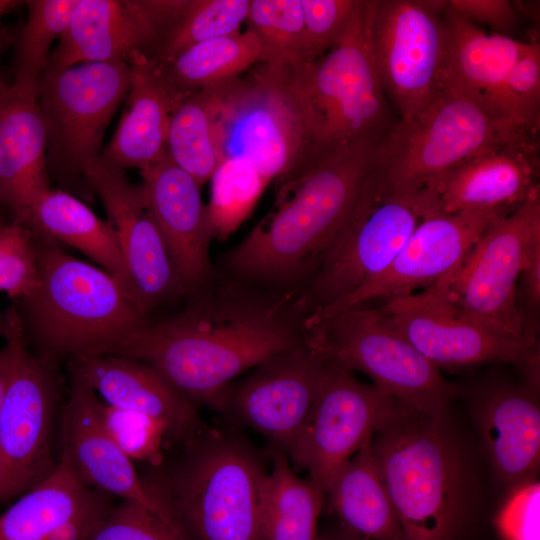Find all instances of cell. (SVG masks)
<instances>
[{"mask_svg":"<svg viewBox=\"0 0 540 540\" xmlns=\"http://www.w3.org/2000/svg\"><path fill=\"white\" fill-rule=\"evenodd\" d=\"M189 301L150 317L108 354L148 364L192 403L210 406L238 375L304 340L292 293L228 277Z\"/></svg>","mask_w":540,"mask_h":540,"instance_id":"6da1fadb","label":"cell"},{"mask_svg":"<svg viewBox=\"0 0 540 540\" xmlns=\"http://www.w3.org/2000/svg\"><path fill=\"white\" fill-rule=\"evenodd\" d=\"M382 136L341 143L277 185L270 211L225 254L228 277L296 295L347 224Z\"/></svg>","mask_w":540,"mask_h":540,"instance_id":"7a4b0ae2","label":"cell"},{"mask_svg":"<svg viewBox=\"0 0 540 540\" xmlns=\"http://www.w3.org/2000/svg\"><path fill=\"white\" fill-rule=\"evenodd\" d=\"M371 448L405 540H453L474 506L476 481L448 413L396 400Z\"/></svg>","mask_w":540,"mask_h":540,"instance_id":"3957f363","label":"cell"},{"mask_svg":"<svg viewBox=\"0 0 540 540\" xmlns=\"http://www.w3.org/2000/svg\"><path fill=\"white\" fill-rule=\"evenodd\" d=\"M208 92L220 161L242 159L279 185L323 155L310 63H257Z\"/></svg>","mask_w":540,"mask_h":540,"instance_id":"277c9868","label":"cell"},{"mask_svg":"<svg viewBox=\"0 0 540 540\" xmlns=\"http://www.w3.org/2000/svg\"><path fill=\"white\" fill-rule=\"evenodd\" d=\"M33 232L38 285L13 306L25 341L39 349L40 357L107 354L150 318L106 271Z\"/></svg>","mask_w":540,"mask_h":540,"instance_id":"5b68a950","label":"cell"},{"mask_svg":"<svg viewBox=\"0 0 540 540\" xmlns=\"http://www.w3.org/2000/svg\"><path fill=\"white\" fill-rule=\"evenodd\" d=\"M180 460L147 483L193 540H265L262 505L268 472L229 432L206 429Z\"/></svg>","mask_w":540,"mask_h":540,"instance_id":"8992f818","label":"cell"},{"mask_svg":"<svg viewBox=\"0 0 540 540\" xmlns=\"http://www.w3.org/2000/svg\"><path fill=\"white\" fill-rule=\"evenodd\" d=\"M530 140L539 136L442 87L421 110L384 133L369 177L384 192L414 195L480 153Z\"/></svg>","mask_w":540,"mask_h":540,"instance_id":"52a82bcc","label":"cell"},{"mask_svg":"<svg viewBox=\"0 0 540 540\" xmlns=\"http://www.w3.org/2000/svg\"><path fill=\"white\" fill-rule=\"evenodd\" d=\"M437 210L429 189L414 195L391 194L380 190L368 175L347 224L295 295L304 323L384 272L420 221Z\"/></svg>","mask_w":540,"mask_h":540,"instance_id":"ba28073f","label":"cell"},{"mask_svg":"<svg viewBox=\"0 0 540 540\" xmlns=\"http://www.w3.org/2000/svg\"><path fill=\"white\" fill-rule=\"evenodd\" d=\"M304 337L326 362L368 375L374 386L409 407L444 413L460 391L378 307L361 305L329 315L306 326Z\"/></svg>","mask_w":540,"mask_h":540,"instance_id":"9c48e42d","label":"cell"},{"mask_svg":"<svg viewBox=\"0 0 540 540\" xmlns=\"http://www.w3.org/2000/svg\"><path fill=\"white\" fill-rule=\"evenodd\" d=\"M130 81L126 60L48 67L38 82L46 121V165L59 179L77 183L101 156L104 132L125 99Z\"/></svg>","mask_w":540,"mask_h":540,"instance_id":"30bf717a","label":"cell"},{"mask_svg":"<svg viewBox=\"0 0 540 540\" xmlns=\"http://www.w3.org/2000/svg\"><path fill=\"white\" fill-rule=\"evenodd\" d=\"M539 249L537 192L486 228L461 266L445 279L450 300L474 323L498 335L534 344L526 337L517 309L516 285L526 262Z\"/></svg>","mask_w":540,"mask_h":540,"instance_id":"8fae6325","label":"cell"},{"mask_svg":"<svg viewBox=\"0 0 540 540\" xmlns=\"http://www.w3.org/2000/svg\"><path fill=\"white\" fill-rule=\"evenodd\" d=\"M373 0H359L343 34L310 63V93L322 153L365 136L384 135L393 125L371 50Z\"/></svg>","mask_w":540,"mask_h":540,"instance_id":"7c38bea8","label":"cell"},{"mask_svg":"<svg viewBox=\"0 0 540 540\" xmlns=\"http://www.w3.org/2000/svg\"><path fill=\"white\" fill-rule=\"evenodd\" d=\"M5 315L13 367L0 411V501L20 496L57 464L51 447L56 395L52 361L28 349L13 305Z\"/></svg>","mask_w":540,"mask_h":540,"instance_id":"4fadbf2b","label":"cell"},{"mask_svg":"<svg viewBox=\"0 0 540 540\" xmlns=\"http://www.w3.org/2000/svg\"><path fill=\"white\" fill-rule=\"evenodd\" d=\"M443 0H373L369 38L387 99L399 118L426 106L442 88Z\"/></svg>","mask_w":540,"mask_h":540,"instance_id":"5bb4252c","label":"cell"},{"mask_svg":"<svg viewBox=\"0 0 540 540\" xmlns=\"http://www.w3.org/2000/svg\"><path fill=\"white\" fill-rule=\"evenodd\" d=\"M396 399L326 362L308 416L286 455L324 495L340 469L372 436Z\"/></svg>","mask_w":540,"mask_h":540,"instance_id":"9a60e30c","label":"cell"},{"mask_svg":"<svg viewBox=\"0 0 540 540\" xmlns=\"http://www.w3.org/2000/svg\"><path fill=\"white\" fill-rule=\"evenodd\" d=\"M326 361L304 340L262 361L228 384L210 406L265 436L287 453L318 391Z\"/></svg>","mask_w":540,"mask_h":540,"instance_id":"2e32d148","label":"cell"},{"mask_svg":"<svg viewBox=\"0 0 540 540\" xmlns=\"http://www.w3.org/2000/svg\"><path fill=\"white\" fill-rule=\"evenodd\" d=\"M378 309L439 370L491 362L521 366L539 351V342L498 335L463 316L450 300L445 280L386 300Z\"/></svg>","mask_w":540,"mask_h":540,"instance_id":"e0dca14e","label":"cell"},{"mask_svg":"<svg viewBox=\"0 0 540 540\" xmlns=\"http://www.w3.org/2000/svg\"><path fill=\"white\" fill-rule=\"evenodd\" d=\"M83 179L106 210L140 308L151 317L158 307L187 296L142 184H133L123 168L101 157L86 168Z\"/></svg>","mask_w":540,"mask_h":540,"instance_id":"ac0fdd59","label":"cell"},{"mask_svg":"<svg viewBox=\"0 0 540 540\" xmlns=\"http://www.w3.org/2000/svg\"><path fill=\"white\" fill-rule=\"evenodd\" d=\"M506 214L495 209L432 212L420 221L384 272L305 326L371 300L407 296L445 280L461 266L491 222Z\"/></svg>","mask_w":540,"mask_h":540,"instance_id":"d6986e66","label":"cell"},{"mask_svg":"<svg viewBox=\"0 0 540 540\" xmlns=\"http://www.w3.org/2000/svg\"><path fill=\"white\" fill-rule=\"evenodd\" d=\"M188 0H80L50 54L51 68L152 53Z\"/></svg>","mask_w":540,"mask_h":540,"instance_id":"ffe728a7","label":"cell"},{"mask_svg":"<svg viewBox=\"0 0 540 540\" xmlns=\"http://www.w3.org/2000/svg\"><path fill=\"white\" fill-rule=\"evenodd\" d=\"M96 393L71 374L63 409L62 451L78 478L88 487L145 506L193 540L181 523L138 476L132 460L105 430Z\"/></svg>","mask_w":540,"mask_h":540,"instance_id":"44dd1931","label":"cell"},{"mask_svg":"<svg viewBox=\"0 0 540 540\" xmlns=\"http://www.w3.org/2000/svg\"><path fill=\"white\" fill-rule=\"evenodd\" d=\"M140 172L149 209L189 297L215 279L209 249L216 230L201 186L167 153Z\"/></svg>","mask_w":540,"mask_h":540,"instance_id":"7402d4cb","label":"cell"},{"mask_svg":"<svg viewBox=\"0 0 540 540\" xmlns=\"http://www.w3.org/2000/svg\"><path fill=\"white\" fill-rule=\"evenodd\" d=\"M69 365L70 373L99 393L106 404L158 420L168 438L182 445L207 429L193 403L146 363L89 354L69 359Z\"/></svg>","mask_w":540,"mask_h":540,"instance_id":"603a6c76","label":"cell"},{"mask_svg":"<svg viewBox=\"0 0 540 540\" xmlns=\"http://www.w3.org/2000/svg\"><path fill=\"white\" fill-rule=\"evenodd\" d=\"M47 128L38 82L15 77L0 86V203L24 224L38 196L49 189Z\"/></svg>","mask_w":540,"mask_h":540,"instance_id":"cb8c5ba5","label":"cell"},{"mask_svg":"<svg viewBox=\"0 0 540 540\" xmlns=\"http://www.w3.org/2000/svg\"><path fill=\"white\" fill-rule=\"evenodd\" d=\"M539 175V140H530L480 153L427 189L444 213L473 209L511 213L540 192Z\"/></svg>","mask_w":540,"mask_h":540,"instance_id":"d4e9b609","label":"cell"},{"mask_svg":"<svg viewBox=\"0 0 540 540\" xmlns=\"http://www.w3.org/2000/svg\"><path fill=\"white\" fill-rule=\"evenodd\" d=\"M539 390L498 382L485 387L474 417L497 480L507 489L537 478L540 465Z\"/></svg>","mask_w":540,"mask_h":540,"instance_id":"484cf974","label":"cell"},{"mask_svg":"<svg viewBox=\"0 0 540 540\" xmlns=\"http://www.w3.org/2000/svg\"><path fill=\"white\" fill-rule=\"evenodd\" d=\"M126 61L130 81L125 109L100 157L123 169L143 171L166 155L171 115L185 96L172 88L159 62L147 53L134 52Z\"/></svg>","mask_w":540,"mask_h":540,"instance_id":"4316f807","label":"cell"},{"mask_svg":"<svg viewBox=\"0 0 540 540\" xmlns=\"http://www.w3.org/2000/svg\"><path fill=\"white\" fill-rule=\"evenodd\" d=\"M441 86L453 90L500 119L496 102L513 65L532 41H519L474 24L447 8Z\"/></svg>","mask_w":540,"mask_h":540,"instance_id":"83f0119b","label":"cell"},{"mask_svg":"<svg viewBox=\"0 0 540 540\" xmlns=\"http://www.w3.org/2000/svg\"><path fill=\"white\" fill-rule=\"evenodd\" d=\"M24 224L95 261L137 303L113 226L98 218L78 198L64 190L49 188L34 201Z\"/></svg>","mask_w":540,"mask_h":540,"instance_id":"f1b7e54d","label":"cell"},{"mask_svg":"<svg viewBox=\"0 0 540 540\" xmlns=\"http://www.w3.org/2000/svg\"><path fill=\"white\" fill-rule=\"evenodd\" d=\"M107 496L86 486L61 454L47 477L0 514V540H49L65 522Z\"/></svg>","mask_w":540,"mask_h":540,"instance_id":"f546056e","label":"cell"},{"mask_svg":"<svg viewBox=\"0 0 540 540\" xmlns=\"http://www.w3.org/2000/svg\"><path fill=\"white\" fill-rule=\"evenodd\" d=\"M325 495L344 529L369 540H405L371 437L340 469Z\"/></svg>","mask_w":540,"mask_h":540,"instance_id":"4dcf8cb0","label":"cell"},{"mask_svg":"<svg viewBox=\"0 0 540 540\" xmlns=\"http://www.w3.org/2000/svg\"><path fill=\"white\" fill-rule=\"evenodd\" d=\"M260 44L251 29L195 44L159 62L172 88L182 96L241 76L259 62Z\"/></svg>","mask_w":540,"mask_h":540,"instance_id":"1f68e13d","label":"cell"},{"mask_svg":"<svg viewBox=\"0 0 540 540\" xmlns=\"http://www.w3.org/2000/svg\"><path fill=\"white\" fill-rule=\"evenodd\" d=\"M262 527L265 540H319L318 519L324 494L294 472L287 455L272 449Z\"/></svg>","mask_w":540,"mask_h":540,"instance_id":"d6a6232c","label":"cell"},{"mask_svg":"<svg viewBox=\"0 0 540 540\" xmlns=\"http://www.w3.org/2000/svg\"><path fill=\"white\" fill-rule=\"evenodd\" d=\"M166 153L200 186L210 180L220 157L206 90L188 95L173 111L168 127Z\"/></svg>","mask_w":540,"mask_h":540,"instance_id":"836d02e7","label":"cell"},{"mask_svg":"<svg viewBox=\"0 0 540 540\" xmlns=\"http://www.w3.org/2000/svg\"><path fill=\"white\" fill-rule=\"evenodd\" d=\"M249 7L250 0H188L149 56L167 62L195 44L238 32Z\"/></svg>","mask_w":540,"mask_h":540,"instance_id":"e575fe53","label":"cell"},{"mask_svg":"<svg viewBox=\"0 0 540 540\" xmlns=\"http://www.w3.org/2000/svg\"><path fill=\"white\" fill-rule=\"evenodd\" d=\"M246 22L260 44L258 63H309L301 0H250Z\"/></svg>","mask_w":540,"mask_h":540,"instance_id":"d590c367","label":"cell"},{"mask_svg":"<svg viewBox=\"0 0 540 540\" xmlns=\"http://www.w3.org/2000/svg\"><path fill=\"white\" fill-rule=\"evenodd\" d=\"M207 205L216 237L226 239L246 220L270 183L242 159L221 160L210 180Z\"/></svg>","mask_w":540,"mask_h":540,"instance_id":"8d00e7d4","label":"cell"},{"mask_svg":"<svg viewBox=\"0 0 540 540\" xmlns=\"http://www.w3.org/2000/svg\"><path fill=\"white\" fill-rule=\"evenodd\" d=\"M80 0L27 1L28 21L16 49L15 77L39 82L49 65L50 48L63 35Z\"/></svg>","mask_w":540,"mask_h":540,"instance_id":"74e56055","label":"cell"},{"mask_svg":"<svg viewBox=\"0 0 540 540\" xmlns=\"http://www.w3.org/2000/svg\"><path fill=\"white\" fill-rule=\"evenodd\" d=\"M497 116L530 133L540 128V44L532 41L507 75L496 102Z\"/></svg>","mask_w":540,"mask_h":540,"instance_id":"f35d334b","label":"cell"},{"mask_svg":"<svg viewBox=\"0 0 540 540\" xmlns=\"http://www.w3.org/2000/svg\"><path fill=\"white\" fill-rule=\"evenodd\" d=\"M38 260L33 230L12 221L0 223V291L17 301L38 285Z\"/></svg>","mask_w":540,"mask_h":540,"instance_id":"ab89813d","label":"cell"},{"mask_svg":"<svg viewBox=\"0 0 540 540\" xmlns=\"http://www.w3.org/2000/svg\"><path fill=\"white\" fill-rule=\"evenodd\" d=\"M99 412L105 430L131 460L158 459L162 442L168 437L161 422L145 414L113 407L101 401Z\"/></svg>","mask_w":540,"mask_h":540,"instance_id":"60d3db41","label":"cell"},{"mask_svg":"<svg viewBox=\"0 0 540 540\" xmlns=\"http://www.w3.org/2000/svg\"><path fill=\"white\" fill-rule=\"evenodd\" d=\"M89 540H190L161 516L133 501L108 511Z\"/></svg>","mask_w":540,"mask_h":540,"instance_id":"b9f144b4","label":"cell"},{"mask_svg":"<svg viewBox=\"0 0 540 540\" xmlns=\"http://www.w3.org/2000/svg\"><path fill=\"white\" fill-rule=\"evenodd\" d=\"M359 0H301L308 62L323 56L343 34Z\"/></svg>","mask_w":540,"mask_h":540,"instance_id":"7bdbcfd3","label":"cell"},{"mask_svg":"<svg viewBox=\"0 0 540 540\" xmlns=\"http://www.w3.org/2000/svg\"><path fill=\"white\" fill-rule=\"evenodd\" d=\"M540 484L538 478L519 483L508 493L495 517L503 540H540Z\"/></svg>","mask_w":540,"mask_h":540,"instance_id":"ee69618b","label":"cell"},{"mask_svg":"<svg viewBox=\"0 0 540 540\" xmlns=\"http://www.w3.org/2000/svg\"><path fill=\"white\" fill-rule=\"evenodd\" d=\"M448 8L478 26L506 36L519 20V9L509 0H448Z\"/></svg>","mask_w":540,"mask_h":540,"instance_id":"f6af8a7d","label":"cell"},{"mask_svg":"<svg viewBox=\"0 0 540 540\" xmlns=\"http://www.w3.org/2000/svg\"><path fill=\"white\" fill-rule=\"evenodd\" d=\"M516 305L528 341L537 342L540 312V249L523 267L516 285Z\"/></svg>","mask_w":540,"mask_h":540,"instance_id":"bcb514c9","label":"cell"},{"mask_svg":"<svg viewBox=\"0 0 540 540\" xmlns=\"http://www.w3.org/2000/svg\"><path fill=\"white\" fill-rule=\"evenodd\" d=\"M13 367V350L10 343L0 349V411L5 399Z\"/></svg>","mask_w":540,"mask_h":540,"instance_id":"7dc6e473","label":"cell"},{"mask_svg":"<svg viewBox=\"0 0 540 540\" xmlns=\"http://www.w3.org/2000/svg\"><path fill=\"white\" fill-rule=\"evenodd\" d=\"M319 540H369L358 536L344 528L338 531L330 532L324 535H319Z\"/></svg>","mask_w":540,"mask_h":540,"instance_id":"c3c4849f","label":"cell"},{"mask_svg":"<svg viewBox=\"0 0 540 540\" xmlns=\"http://www.w3.org/2000/svg\"><path fill=\"white\" fill-rule=\"evenodd\" d=\"M20 5V2L19 1H15V0H0V18L14 10L16 7H18Z\"/></svg>","mask_w":540,"mask_h":540,"instance_id":"681fc988","label":"cell"},{"mask_svg":"<svg viewBox=\"0 0 540 540\" xmlns=\"http://www.w3.org/2000/svg\"><path fill=\"white\" fill-rule=\"evenodd\" d=\"M6 330H7L6 315H5V312L2 313L0 311V336H5Z\"/></svg>","mask_w":540,"mask_h":540,"instance_id":"f907efd6","label":"cell"},{"mask_svg":"<svg viewBox=\"0 0 540 540\" xmlns=\"http://www.w3.org/2000/svg\"><path fill=\"white\" fill-rule=\"evenodd\" d=\"M5 37L6 36H3V35L0 34V50H1L2 46H3V44H5V41H4Z\"/></svg>","mask_w":540,"mask_h":540,"instance_id":"816d5d0a","label":"cell"},{"mask_svg":"<svg viewBox=\"0 0 540 540\" xmlns=\"http://www.w3.org/2000/svg\"><path fill=\"white\" fill-rule=\"evenodd\" d=\"M1 467H2V464H1V458H0V475H1Z\"/></svg>","mask_w":540,"mask_h":540,"instance_id":"f5cc1de1","label":"cell"}]
</instances>
